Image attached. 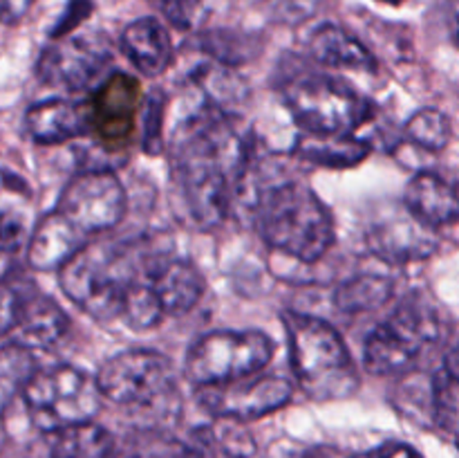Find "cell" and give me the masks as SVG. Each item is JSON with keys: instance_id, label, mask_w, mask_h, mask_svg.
Instances as JSON below:
<instances>
[{"instance_id": "obj_5", "label": "cell", "mask_w": 459, "mask_h": 458, "mask_svg": "<svg viewBox=\"0 0 459 458\" xmlns=\"http://www.w3.org/2000/svg\"><path fill=\"white\" fill-rule=\"evenodd\" d=\"M282 99L296 124L312 135H354L372 119L370 99L325 72H296L282 84Z\"/></svg>"}, {"instance_id": "obj_19", "label": "cell", "mask_w": 459, "mask_h": 458, "mask_svg": "<svg viewBox=\"0 0 459 458\" xmlns=\"http://www.w3.org/2000/svg\"><path fill=\"white\" fill-rule=\"evenodd\" d=\"M25 130L36 144H61L88 135V112L76 101L48 99L27 108Z\"/></svg>"}, {"instance_id": "obj_37", "label": "cell", "mask_w": 459, "mask_h": 458, "mask_svg": "<svg viewBox=\"0 0 459 458\" xmlns=\"http://www.w3.org/2000/svg\"><path fill=\"white\" fill-rule=\"evenodd\" d=\"M352 458H381V452H363V454H357V456Z\"/></svg>"}, {"instance_id": "obj_14", "label": "cell", "mask_w": 459, "mask_h": 458, "mask_svg": "<svg viewBox=\"0 0 459 458\" xmlns=\"http://www.w3.org/2000/svg\"><path fill=\"white\" fill-rule=\"evenodd\" d=\"M148 278L155 290L164 317H184L204 295V278L191 260L152 251L148 259Z\"/></svg>"}, {"instance_id": "obj_33", "label": "cell", "mask_w": 459, "mask_h": 458, "mask_svg": "<svg viewBox=\"0 0 459 458\" xmlns=\"http://www.w3.org/2000/svg\"><path fill=\"white\" fill-rule=\"evenodd\" d=\"M161 119H164V99L160 94H152L148 101L146 124H143V146L146 151H160L161 142Z\"/></svg>"}, {"instance_id": "obj_15", "label": "cell", "mask_w": 459, "mask_h": 458, "mask_svg": "<svg viewBox=\"0 0 459 458\" xmlns=\"http://www.w3.org/2000/svg\"><path fill=\"white\" fill-rule=\"evenodd\" d=\"M67 330H70V317L52 296L40 295L34 287L25 290L18 323L13 328L18 335L16 344L30 350H49L65 339Z\"/></svg>"}, {"instance_id": "obj_36", "label": "cell", "mask_w": 459, "mask_h": 458, "mask_svg": "<svg viewBox=\"0 0 459 458\" xmlns=\"http://www.w3.org/2000/svg\"><path fill=\"white\" fill-rule=\"evenodd\" d=\"M300 458H345V456L334 447H314L309 449V452H305Z\"/></svg>"}, {"instance_id": "obj_13", "label": "cell", "mask_w": 459, "mask_h": 458, "mask_svg": "<svg viewBox=\"0 0 459 458\" xmlns=\"http://www.w3.org/2000/svg\"><path fill=\"white\" fill-rule=\"evenodd\" d=\"M142 88L133 75L110 72L94 88L92 99L85 106L88 112V133L97 137L103 148H124L137 128Z\"/></svg>"}, {"instance_id": "obj_22", "label": "cell", "mask_w": 459, "mask_h": 458, "mask_svg": "<svg viewBox=\"0 0 459 458\" xmlns=\"http://www.w3.org/2000/svg\"><path fill=\"white\" fill-rule=\"evenodd\" d=\"M115 436L94 420L79 422L54 431L52 458H110L115 454Z\"/></svg>"}, {"instance_id": "obj_26", "label": "cell", "mask_w": 459, "mask_h": 458, "mask_svg": "<svg viewBox=\"0 0 459 458\" xmlns=\"http://www.w3.org/2000/svg\"><path fill=\"white\" fill-rule=\"evenodd\" d=\"M119 458H202V454L193 443H182L161 429H139L124 440Z\"/></svg>"}, {"instance_id": "obj_7", "label": "cell", "mask_w": 459, "mask_h": 458, "mask_svg": "<svg viewBox=\"0 0 459 458\" xmlns=\"http://www.w3.org/2000/svg\"><path fill=\"white\" fill-rule=\"evenodd\" d=\"M21 395L31 422L48 434L94 420L101 409L97 380L70 364L36 371Z\"/></svg>"}, {"instance_id": "obj_28", "label": "cell", "mask_w": 459, "mask_h": 458, "mask_svg": "<svg viewBox=\"0 0 459 458\" xmlns=\"http://www.w3.org/2000/svg\"><path fill=\"white\" fill-rule=\"evenodd\" d=\"M220 425L211 429H202L206 443L211 447L220 449L229 458H251L255 454V440L249 431L245 429V422L224 420L218 418Z\"/></svg>"}, {"instance_id": "obj_38", "label": "cell", "mask_w": 459, "mask_h": 458, "mask_svg": "<svg viewBox=\"0 0 459 458\" xmlns=\"http://www.w3.org/2000/svg\"><path fill=\"white\" fill-rule=\"evenodd\" d=\"M377 3H384V4H390V7H397V4H402L403 0H377Z\"/></svg>"}, {"instance_id": "obj_23", "label": "cell", "mask_w": 459, "mask_h": 458, "mask_svg": "<svg viewBox=\"0 0 459 458\" xmlns=\"http://www.w3.org/2000/svg\"><path fill=\"white\" fill-rule=\"evenodd\" d=\"M394 292V283L381 274H357L334 290V305L345 314L375 313L384 308Z\"/></svg>"}, {"instance_id": "obj_21", "label": "cell", "mask_w": 459, "mask_h": 458, "mask_svg": "<svg viewBox=\"0 0 459 458\" xmlns=\"http://www.w3.org/2000/svg\"><path fill=\"white\" fill-rule=\"evenodd\" d=\"M372 153L370 142L357 135H312L296 137L291 155L303 162H312L325 169H352L368 160Z\"/></svg>"}, {"instance_id": "obj_29", "label": "cell", "mask_w": 459, "mask_h": 458, "mask_svg": "<svg viewBox=\"0 0 459 458\" xmlns=\"http://www.w3.org/2000/svg\"><path fill=\"white\" fill-rule=\"evenodd\" d=\"M30 229L25 216L16 209H0V254H16L27 245Z\"/></svg>"}, {"instance_id": "obj_18", "label": "cell", "mask_w": 459, "mask_h": 458, "mask_svg": "<svg viewBox=\"0 0 459 458\" xmlns=\"http://www.w3.org/2000/svg\"><path fill=\"white\" fill-rule=\"evenodd\" d=\"M121 52L142 75L157 76L173 63L175 49L169 30L157 18L143 16L121 31Z\"/></svg>"}, {"instance_id": "obj_8", "label": "cell", "mask_w": 459, "mask_h": 458, "mask_svg": "<svg viewBox=\"0 0 459 458\" xmlns=\"http://www.w3.org/2000/svg\"><path fill=\"white\" fill-rule=\"evenodd\" d=\"M273 341L260 330H213L188 348L184 373L195 386L255 375L273 357Z\"/></svg>"}, {"instance_id": "obj_12", "label": "cell", "mask_w": 459, "mask_h": 458, "mask_svg": "<svg viewBox=\"0 0 459 458\" xmlns=\"http://www.w3.org/2000/svg\"><path fill=\"white\" fill-rule=\"evenodd\" d=\"M112 52L99 36H63L43 49L36 75L45 85L70 92L94 90L110 75Z\"/></svg>"}, {"instance_id": "obj_9", "label": "cell", "mask_w": 459, "mask_h": 458, "mask_svg": "<svg viewBox=\"0 0 459 458\" xmlns=\"http://www.w3.org/2000/svg\"><path fill=\"white\" fill-rule=\"evenodd\" d=\"M101 398L121 407H152L175 393V366L164 353L134 348L108 357L94 375Z\"/></svg>"}, {"instance_id": "obj_11", "label": "cell", "mask_w": 459, "mask_h": 458, "mask_svg": "<svg viewBox=\"0 0 459 458\" xmlns=\"http://www.w3.org/2000/svg\"><path fill=\"white\" fill-rule=\"evenodd\" d=\"M294 398V386L290 380L278 375L240 377L222 384L197 386V402L213 418L249 422L269 413L281 411Z\"/></svg>"}, {"instance_id": "obj_17", "label": "cell", "mask_w": 459, "mask_h": 458, "mask_svg": "<svg viewBox=\"0 0 459 458\" xmlns=\"http://www.w3.org/2000/svg\"><path fill=\"white\" fill-rule=\"evenodd\" d=\"M83 245V233L54 209L39 220L27 238V263L36 272H52L65 265Z\"/></svg>"}, {"instance_id": "obj_30", "label": "cell", "mask_w": 459, "mask_h": 458, "mask_svg": "<svg viewBox=\"0 0 459 458\" xmlns=\"http://www.w3.org/2000/svg\"><path fill=\"white\" fill-rule=\"evenodd\" d=\"M152 7L178 30H191L204 0H151Z\"/></svg>"}, {"instance_id": "obj_4", "label": "cell", "mask_w": 459, "mask_h": 458, "mask_svg": "<svg viewBox=\"0 0 459 458\" xmlns=\"http://www.w3.org/2000/svg\"><path fill=\"white\" fill-rule=\"evenodd\" d=\"M146 254V247L126 242H85L58 268V283L67 299L97 321L119 319L121 296Z\"/></svg>"}, {"instance_id": "obj_16", "label": "cell", "mask_w": 459, "mask_h": 458, "mask_svg": "<svg viewBox=\"0 0 459 458\" xmlns=\"http://www.w3.org/2000/svg\"><path fill=\"white\" fill-rule=\"evenodd\" d=\"M403 202L412 220L426 229L448 227L457 220V191L453 182L430 171L412 175L403 191Z\"/></svg>"}, {"instance_id": "obj_6", "label": "cell", "mask_w": 459, "mask_h": 458, "mask_svg": "<svg viewBox=\"0 0 459 458\" xmlns=\"http://www.w3.org/2000/svg\"><path fill=\"white\" fill-rule=\"evenodd\" d=\"M442 337V317L424 292L403 296L385 321L377 323L363 348V364L375 375L406 373L420 362L426 346Z\"/></svg>"}, {"instance_id": "obj_10", "label": "cell", "mask_w": 459, "mask_h": 458, "mask_svg": "<svg viewBox=\"0 0 459 458\" xmlns=\"http://www.w3.org/2000/svg\"><path fill=\"white\" fill-rule=\"evenodd\" d=\"M128 196L110 171H85L74 175L58 198L56 211L85 238L108 232L124 220Z\"/></svg>"}, {"instance_id": "obj_3", "label": "cell", "mask_w": 459, "mask_h": 458, "mask_svg": "<svg viewBox=\"0 0 459 458\" xmlns=\"http://www.w3.org/2000/svg\"><path fill=\"white\" fill-rule=\"evenodd\" d=\"M290 344V362L300 391L316 402L345 400L357 393L359 373L343 337L323 319L303 313H282Z\"/></svg>"}, {"instance_id": "obj_1", "label": "cell", "mask_w": 459, "mask_h": 458, "mask_svg": "<svg viewBox=\"0 0 459 458\" xmlns=\"http://www.w3.org/2000/svg\"><path fill=\"white\" fill-rule=\"evenodd\" d=\"M251 155L222 108L188 117L173 139V180L188 218L200 229L227 220L245 187Z\"/></svg>"}, {"instance_id": "obj_32", "label": "cell", "mask_w": 459, "mask_h": 458, "mask_svg": "<svg viewBox=\"0 0 459 458\" xmlns=\"http://www.w3.org/2000/svg\"><path fill=\"white\" fill-rule=\"evenodd\" d=\"M92 9H94L92 0H67L61 18H58L56 25L52 27V31H49L52 40L63 39V36H70L72 31H74L76 27H79L81 22L92 13Z\"/></svg>"}, {"instance_id": "obj_2", "label": "cell", "mask_w": 459, "mask_h": 458, "mask_svg": "<svg viewBox=\"0 0 459 458\" xmlns=\"http://www.w3.org/2000/svg\"><path fill=\"white\" fill-rule=\"evenodd\" d=\"M254 218L272 250L300 263H318L336 241L330 209L303 180L282 178L260 187Z\"/></svg>"}, {"instance_id": "obj_25", "label": "cell", "mask_w": 459, "mask_h": 458, "mask_svg": "<svg viewBox=\"0 0 459 458\" xmlns=\"http://www.w3.org/2000/svg\"><path fill=\"white\" fill-rule=\"evenodd\" d=\"M36 371H39V364H36L34 350L16 341L0 346V416L22 393Z\"/></svg>"}, {"instance_id": "obj_20", "label": "cell", "mask_w": 459, "mask_h": 458, "mask_svg": "<svg viewBox=\"0 0 459 458\" xmlns=\"http://www.w3.org/2000/svg\"><path fill=\"white\" fill-rule=\"evenodd\" d=\"M309 54L318 66L339 67V70L375 72L377 58L357 36L341 25H321L309 39Z\"/></svg>"}, {"instance_id": "obj_35", "label": "cell", "mask_w": 459, "mask_h": 458, "mask_svg": "<svg viewBox=\"0 0 459 458\" xmlns=\"http://www.w3.org/2000/svg\"><path fill=\"white\" fill-rule=\"evenodd\" d=\"M381 458H421V456L415 452V449L408 447V445H393V447L381 452Z\"/></svg>"}, {"instance_id": "obj_24", "label": "cell", "mask_w": 459, "mask_h": 458, "mask_svg": "<svg viewBox=\"0 0 459 458\" xmlns=\"http://www.w3.org/2000/svg\"><path fill=\"white\" fill-rule=\"evenodd\" d=\"M457 353L455 348H451L446 355V362L442 364L437 375L433 377V384H430L433 422L451 440L457 434Z\"/></svg>"}, {"instance_id": "obj_31", "label": "cell", "mask_w": 459, "mask_h": 458, "mask_svg": "<svg viewBox=\"0 0 459 458\" xmlns=\"http://www.w3.org/2000/svg\"><path fill=\"white\" fill-rule=\"evenodd\" d=\"M25 290L13 281H0V337L13 332Z\"/></svg>"}, {"instance_id": "obj_27", "label": "cell", "mask_w": 459, "mask_h": 458, "mask_svg": "<svg viewBox=\"0 0 459 458\" xmlns=\"http://www.w3.org/2000/svg\"><path fill=\"white\" fill-rule=\"evenodd\" d=\"M406 137L426 151H444L453 139L451 117L439 108H421L406 121Z\"/></svg>"}, {"instance_id": "obj_34", "label": "cell", "mask_w": 459, "mask_h": 458, "mask_svg": "<svg viewBox=\"0 0 459 458\" xmlns=\"http://www.w3.org/2000/svg\"><path fill=\"white\" fill-rule=\"evenodd\" d=\"M34 0H0V22L3 25H16L25 18Z\"/></svg>"}]
</instances>
